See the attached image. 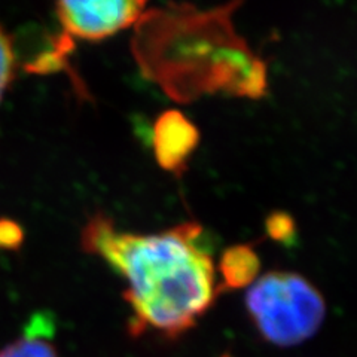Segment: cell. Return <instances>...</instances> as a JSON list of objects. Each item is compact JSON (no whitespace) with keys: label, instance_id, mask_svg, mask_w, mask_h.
<instances>
[{"label":"cell","instance_id":"3957f363","mask_svg":"<svg viewBox=\"0 0 357 357\" xmlns=\"http://www.w3.org/2000/svg\"><path fill=\"white\" fill-rule=\"evenodd\" d=\"M148 0H59V17L72 38L100 40L136 22Z\"/></svg>","mask_w":357,"mask_h":357},{"label":"cell","instance_id":"8992f818","mask_svg":"<svg viewBox=\"0 0 357 357\" xmlns=\"http://www.w3.org/2000/svg\"><path fill=\"white\" fill-rule=\"evenodd\" d=\"M52 333L54 323L47 316L35 314L24 335L0 350V357H59Z\"/></svg>","mask_w":357,"mask_h":357},{"label":"cell","instance_id":"52a82bcc","mask_svg":"<svg viewBox=\"0 0 357 357\" xmlns=\"http://www.w3.org/2000/svg\"><path fill=\"white\" fill-rule=\"evenodd\" d=\"M14 50L6 33L0 29V98L14 73Z\"/></svg>","mask_w":357,"mask_h":357},{"label":"cell","instance_id":"5b68a950","mask_svg":"<svg viewBox=\"0 0 357 357\" xmlns=\"http://www.w3.org/2000/svg\"><path fill=\"white\" fill-rule=\"evenodd\" d=\"M261 271V261L250 245H234L223 252L219 262L220 289H241L252 286Z\"/></svg>","mask_w":357,"mask_h":357},{"label":"cell","instance_id":"6da1fadb","mask_svg":"<svg viewBox=\"0 0 357 357\" xmlns=\"http://www.w3.org/2000/svg\"><path fill=\"white\" fill-rule=\"evenodd\" d=\"M82 244L126 280L132 335L153 332L177 338L215 304L216 266L197 223L134 234L94 216L84 228Z\"/></svg>","mask_w":357,"mask_h":357},{"label":"cell","instance_id":"7a4b0ae2","mask_svg":"<svg viewBox=\"0 0 357 357\" xmlns=\"http://www.w3.org/2000/svg\"><path fill=\"white\" fill-rule=\"evenodd\" d=\"M245 308L262 338L292 347L317 333L326 316L325 298L295 273H268L249 287Z\"/></svg>","mask_w":357,"mask_h":357},{"label":"cell","instance_id":"9c48e42d","mask_svg":"<svg viewBox=\"0 0 357 357\" xmlns=\"http://www.w3.org/2000/svg\"><path fill=\"white\" fill-rule=\"evenodd\" d=\"M268 231H270L273 238L286 241L287 238L292 237L294 225L286 216H273L271 220L268 222Z\"/></svg>","mask_w":357,"mask_h":357},{"label":"cell","instance_id":"277c9868","mask_svg":"<svg viewBox=\"0 0 357 357\" xmlns=\"http://www.w3.org/2000/svg\"><path fill=\"white\" fill-rule=\"evenodd\" d=\"M198 142L195 127L176 110L165 112L156 121L153 146L155 155L164 169L178 170L194 151Z\"/></svg>","mask_w":357,"mask_h":357},{"label":"cell","instance_id":"30bf717a","mask_svg":"<svg viewBox=\"0 0 357 357\" xmlns=\"http://www.w3.org/2000/svg\"><path fill=\"white\" fill-rule=\"evenodd\" d=\"M223 357H229V356H223Z\"/></svg>","mask_w":357,"mask_h":357},{"label":"cell","instance_id":"ba28073f","mask_svg":"<svg viewBox=\"0 0 357 357\" xmlns=\"http://www.w3.org/2000/svg\"><path fill=\"white\" fill-rule=\"evenodd\" d=\"M24 234L20 225H17L13 220H0V248L6 250H15L18 249Z\"/></svg>","mask_w":357,"mask_h":357}]
</instances>
